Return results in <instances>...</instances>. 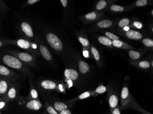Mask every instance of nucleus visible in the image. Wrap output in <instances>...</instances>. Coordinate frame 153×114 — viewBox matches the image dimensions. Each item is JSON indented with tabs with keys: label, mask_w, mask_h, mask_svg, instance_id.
Listing matches in <instances>:
<instances>
[{
	"label": "nucleus",
	"mask_w": 153,
	"mask_h": 114,
	"mask_svg": "<svg viewBox=\"0 0 153 114\" xmlns=\"http://www.w3.org/2000/svg\"><path fill=\"white\" fill-rule=\"evenodd\" d=\"M21 88V84H15L11 86L5 96L3 97L7 101L12 102L18 101L20 97L19 90Z\"/></svg>",
	"instance_id": "nucleus-14"
},
{
	"label": "nucleus",
	"mask_w": 153,
	"mask_h": 114,
	"mask_svg": "<svg viewBox=\"0 0 153 114\" xmlns=\"http://www.w3.org/2000/svg\"><path fill=\"white\" fill-rule=\"evenodd\" d=\"M117 1L113 0H100L99 1L95 4L94 7V11L97 12H102L106 11L108 7L116 2Z\"/></svg>",
	"instance_id": "nucleus-21"
},
{
	"label": "nucleus",
	"mask_w": 153,
	"mask_h": 114,
	"mask_svg": "<svg viewBox=\"0 0 153 114\" xmlns=\"http://www.w3.org/2000/svg\"><path fill=\"white\" fill-rule=\"evenodd\" d=\"M16 28L20 36L23 38L33 41L36 37V32L30 21L21 19L16 24Z\"/></svg>",
	"instance_id": "nucleus-5"
},
{
	"label": "nucleus",
	"mask_w": 153,
	"mask_h": 114,
	"mask_svg": "<svg viewBox=\"0 0 153 114\" xmlns=\"http://www.w3.org/2000/svg\"><path fill=\"white\" fill-rule=\"evenodd\" d=\"M150 64H151V68H152V70H153V58L150 61Z\"/></svg>",
	"instance_id": "nucleus-45"
},
{
	"label": "nucleus",
	"mask_w": 153,
	"mask_h": 114,
	"mask_svg": "<svg viewBox=\"0 0 153 114\" xmlns=\"http://www.w3.org/2000/svg\"><path fill=\"white\" fill-rule=\"evenodd\" d=\"M115 25L114 21L111 19H100V20L95 22L94 24L90 26V31H102L103 30L113 28Z\"/></svg>",
	"instance_id": "nucleus-12"
},
{
	"label": "nucleus",
	"mask_w": 153,
	"mask_h": 114,
	"mask_svg": "<svg viewBox=\"0 0 153 114\" xmlns=\"http://www.w3.org/2000/svg\"><path fill=\"white\" fill-rule=\"evenodd\" d=\"M8 10H10V9L8 8V7L5 4L4 1H0V16H1V20L5 18Z\"/></svg>",
	"instance_id": "nucleus-33"
},
{
	"label": "nucleus",
	"mask_w": 153,
	"mask_h": 114,
	"mask_svg": "<svg viewBox=\"0 0 153 114\" xmlns=\"http://www.w3.org/2000/svg\"><path fill=\"white\" fill-rule=\"evenodd\" d=\"M152 49L153 50V48H152Z\"/></svg>",
	"instance_id": "nucleus-50"
},
{
	"label": "nucleus",
	"mask_w": 153,
	"mask_h": 114,
	"mask_svg": "<svg viewBox=\"0 0 153 114\" xmlns=\"http://www.w3.org/2000/svg\"><path fill=\"white\" fill-rule=\"evenodd\" d=\"M135 101L126 85L123 86L121 94V106L120 109L130 108L131 104Z\"/></svg>",
	"instance_id": "nucleus-9"
},
{
	"label": "nucleus",
	"mask_w": 153,
	"mask_h": 114,
	"mask_svg": "<svg viewBox=\"0 0 153 114\" xmlns=\"http://www.w3.org/2000/svg\"><path fill=\"white\" fill-rule=\"evenodd\" d=\"M153 5V1L151 0H137L131 5L128 6V10L136 7H146Z\"/></svg>",
	"instance_id": "nucleus-26"
},
{
	"label": "nucleus",
	"mask_w": 153,
	"mask_h": 114,
	"mask_svg": "<svg viewBox=\"0 0 153 114\" xmlns=\"http://www.w3.org/2000/svg\"><path fill=\"white\" fill-rule=\"evenodd\" d=\"M93 96V91L88 90L87 91L84 92L82 93L79 96H78L74 98L66 101L65 102L67 103L68 104H73L74 103L77 101L82 100V99H85L88 98L90 97Z\"/></svg>",
	"instance_id": "nucleus-27"
},
{
	"label": "nucleus",
	"mask_w": 153,
	"mask_h": 114,
	"mask_svg": "<svg viewBox=\"0 0 153 114\" xmlns=\"http://www.w3.org/2000/svg\"><path fill=\"white\" fill-rule=\"evenodd\" d=\"M33 41L37 44L40 56L46 61L50 63L53 62V57L51 53L42 38L36 34V37L33 39Z\"/></svg>",
	"instance_id": "nucleus-7"
},
{
	"label": "nucleus",
	"mask_w": 153,
	"mask_h": 114,
	"mask_svg": "<svg viewBox=\"0 0 153 114\" xmlns=\"http://www.w3.org/2000/svg\"><path fill=\"white\" fill-rule=\"evenodd\" d=\"M130 63L132 65L142 70H147L151 68L150 62L148 60L132 61L130 60Z\"/></svg>",
	"instance_id": "nucleus-23"
},
{
	"label": "nucleus",
	"mask_w": 153,
	"mask_h": 114,
	"mask_svg": "<svg viewBox=\"0 0 153 114\" xmlns=\"http://www.w3.org/2000/svg\"><path fill=\"white\" fill-rule=\"evenodd\" d=\"M131 23L130 19L128 18H124L120 20L117 23L118 27L120 29H122L126 26H128Z\"/></svg>",
	"instance_id": "nucleus-36"
},
{
	"label": "nucleus",
	"mask_w": 153,
	"mask_h": 114,
	"mask_svg": "<svg viewBox=\"0 0 153 114\" xmlns=\"http://www.w3.org/2000/svg\"><path fill=\"white\" fill-rule=\"evenodd\" d=\"M33 77V76L28 77L30 85V90H29V93L27 94V96L26 97V98L27 99H35V100L40 101V99L39 98L38 93L34 87Z\"/></svg>",
	"instance_id": "nucleus-20"
},
{
	"label": "nucleus",
	"mask_w": 153,
	"mask_h": 114,
	"mask_svg": "<svg viewBox=\"0 0 153 114\" xmlns=\"http://www.w3.org/2000/svg\"><path fill=\"white\" fill-rule=\"evenodd\" d=\"M141 41L145 47L151 49L153 48V39L148 38H145Z\"/></svg>",
	"instance_id": "nucleus-37"
},
{
	"label": "nucleus",
	"mask_w": 153,
	"mask_h": 114,
	"mask_svg": "<svg viewBox=\"0 0 153 114\" xmlns=\"http://www.w3.org/2000/svg\"><path fill=\"white\" fill-rule=\"evenodd\" d=\"M64 76L65 80H71L74 83L80 80L81 75L78 69L74 68H67L64 70Z\"/></svg>",
	"instance_id": "nucleus-17"
},
{
	"label": "nucleus",
	"mask_w": 153,
	"mask_h": 114,
	"mask_svg": "<svg viewBox=\"0 0 153 114\" xmlns=\"http://www.w3.org/2000/svg\"><path fill=\"white\" fill-rule=\"evenodd\" d=\"M118 33L123 36L131 40L141 41L144 38V35L143 33L135 30L130 29L128 31L119 30Z\"/></svg>",
	"instance_id": "nucleus-16"
},
{
	"label": "nucleus",
	"mask_w": 153,
	"mask_h": 114,
	"mask_svg": "<svg viewBox=\"0 0 153 114\" xmlns=\"http://www.w3.org/2000/svg\"><path fill=\"white\" fill-rule=\"evenodd\" d=\"M152 90H153V89H152Z\"/></svg>",
	"instance_id": "nucleus-49"
},
{
	"label": "nucleus",
	"mask_w": 153,
	"mask_h": 114,
	"mask_svg": "<svg viewBox=\"0 0 153 114\" xmlns=\"http://www.w3.org/2000/svg\"><path fill=\"white\" fill-rule=\"evenodd\" d=\"M43 114H49L48 113H46V112H44L43 113Z\"/></svg>",
	"instance_id": "nucleus-48"
},
{
	"label": "nucleus",
	"mask_w": 153,
	"mask_h": 114,
	"mask_svg": "<svg viewBox=\"0 0 153 114\" xmlns=\"http://www.w3.org/2000/svg\"><path fill=\"white\" fill-rule=\"evenodd\" d=\"M106 86H104L102 84H100L93 91V97H96L99 95L103 94L107 91Z\"/></svg>",
	"instance_id": "nucleus-34"
},
{
	"label": "nucleus",
	"mask_w": 153,
	"mask_h": 114,
	"mask_svg": "<svg viewBox=\"0 0 153 114\" xmlns=\"http://www.w3.org/2000/svg\"><path fill=\"white\" fill-rule=\"evenodd\" d=\"M43 108L44 109L45 112L49 114H59V113L54 109L52 105L46 100L45 101Z\"/></svg>",
	"instance_id": "nucleus-32"
},
{
	"label": "nucleus",
	"mask_w": 153,
	"mask_h": 114,
	"mask_svg": "<svg viewBox=\"0 0 153 114\" xmlns=\"http://www.w3.org/2000/svg\"><path fill=\"white\" fill-rule=\"evenodd\" d=\"M13 80L9 78L0 76V96L3 97L6 96L11 86L15 85Z\"/></svg>",
	"instance_id": "nucleus-15"
},
{
	"label": "nucleus",
	"mask_w": 153,
	"mask_h": 114,
	"mask_svg": "<svg viewBox=\"0 0 153 114\" xmlns=\"http://www.w3.org/2000/svg\"><path fill=\"white\" fill-rule=\"evenodd\" d=\"M130 27L132 28H135L137 29H141L143 28V24L141 22L137 21H134L131 22L129 25Z\"/></svg>",
	"instance_id": "nucleus-41"
},
{
	"label": "nucleus",
	"mask_w": 153,
	"mask_h": 114,
	"mask_svg": "<svg viewBox=\"0 0 153 114\" xmlns=\"http://www.w3.org/2000/svg\"><path fill=\"white\" fill-rule=\"evenodd\" d=\"M4 51L16 57L26 65L36 68L37 67L36 56L27 52H21L16 50L7 49Z\"/></svg>",
	"instance_id": "nucleus-6"
},
{
	"label": "nucleus",
	"mask_w": 153,
	"mask_h": 114,
	"mask_svg": "<svg viewBox=\"0 0 153 114\" xmlns=\"http://www.w3.org/2000/svg\"><path fill=\"white\" fill-rule=\"evenodd\" d=\"M49 99L51 100V101L49 102L52 105L53 107L56 110L60 113L61 111H63L66 109H69V106L68 105V104L67 103L63 102L61 101L58 100L56 101V99H55V97H53L52 98H50Z\"/></svg>",
	"instance_id": "nucleus-22"
},
{
	"label": "nucleus",
	"mask_w": 153,
	"mask_h": 114,
	"mask_svg": "<svg viewBox=\"0 0 153 114\" xmlns=\"http://www.w3.org/2000/svg\"><path fill=\"white\" fill-rule=\"evenodd\" d=\"M97 41L100 44L104 46H106L108 48H113V44H112V41L111 39L108 38L104 36H99L97 37Z\"/></svg>",
	"instance_id": "nucleus-31"
},
{
	"label": "nucleus",
	"mask_w": 153,
	"mask_h": 114,
	"mask_svg": "<svg viewBox=\"0 0 153 114\" xmlns=\"http://www.w3.org/2000/svg\"><path fill=\"white\" fill-rule=\"evenodd\" d=\"M14 45L25 50L26 52L34 55L36 56H40L38 47L36 43L23 38L16 39H8L1 38L0 39V47L2 49L4 46Z\"/></svg>",
	"instance_id": "nucleus-3"
},
{
	"label": "nucleus",
	"mask_w": 153,
	"mask_h": 114,
	"mask_svg": "<svg viewBox=\"0 0 153 114\" xmlns=\"http://www.w3.org/2000/svg\"><path fill=\"white\" fill-rule=\"evenodd\" d=\"M112 44H113V47L118 48V49L128 50H135V49L133 46L120 40H113Z\"/></svg>",
	"instance_id": "nucleus-28"
},
{
	"label": "nucleus",
	"mask_w": 153,
	"mask_h": 114,
	"mask_svg": "<svg viewBox=\"0 0 153 114\" xmlns=\"http://www.w3.org/2000/svg\"><path fill=\"white\" fill-rule=\"evenodd\" d=\"M9 102L6 100L4 98L1 97L0 98V110L1 112L4 110H7Z\"/></svg>",
	"instance_id": "nucleus-40"
},
{
	"label": "nucleus",
	"mask_w": 153,
	"mask_h": 114,
	"mask_svg": "<svg viewBox=\"0 0 153 114\" xmlns=\"http://www.w3.org/2000/svg\"><path fill=\"white\" fill-rule=\"evenodd\" d=\"M75 34L82 47H85L90 49L91 43H90L87 34L85 30H76Z\"/></svg>",
	"instance_id": "nucleus-18"
},
{
	"label": "nucleus",
	"mask_w": 153,
	"mask_h": 114,
	"mask_svg": "<svg viewBox=\"0 0 153 114\" xmlns=\"http://www.w3.org/2000/svg\"><path fill=\"white\" fill-rule=\"evenodd\" d=\"M102 31H103V33L104 35H105V36L111 39V40L113 41V40H120V38L114 33L110 32L105 31L104 30Z\"/></svg>",
	"instance_id": "nucleus-38"
},
{
	"label": "nucleus",
	"mask_w": 153,
	"mask_h": 114,
	"mask_svg": "<svg viewBox=\"0 0 153 114\" xmlns=\"http://www.w3.org/2000/svg\"><path fill=\"white\" fill-rule=\"evenodd\" d=\"M0 76L9 78L17 84H21L22 80L26 78L22 74L13 71L2 65H0Z\"/></svg>",
	"instance_id": "nucleus-8"
},
{
	"label": "nucleus",
	"mask_w": 153,
	"mask_h": 114,
	"mask_svg": "<svg viewBox=\"0 0 153 114\" xmlns=\"http://www.w3.org/2000/svg\"><path fill=\"white\" fill-rule=\"evenodd\" d=\"M60 2L62 4V6L64 8V14H63V22L65 23H68L69 21L68 19L70 18V14H71V9L70 8V5H69V1L67 0H61Z\"/></svg>",
	"instance_id": "nucleus-24"
},
{
	"label": "nucleus",
	"mask_w": 153,
	"mask_h": 114,
	"mask_svg": "<svg viewBox=\"0 0 153 114\" xmlns=\"http://www.w3.org/2000/svg\"><path fill=\"white\" fill-rule=\"evenodd\" d=\"M149 27H150V30H151V32L153 33V24H151L149 26Z\"/></svg>",
	"instance_id": "nucleus-46"
},
{
	"label": "nucleus",
	"mask_w": 153,
	"mask_h": 114,
	"mask_svg": "<svg viewBox=\"0 0 153 114\" xmlns=\"http://www.w3.org/2000/svg\"><path fill=\"white\" fill-rule=\"evenodd\" d=\"M128 54L131 60L132 61L141 60L144 54L143 52L136 51L135 50H129L128 51Z\"/></svg>",
	"instance_id": "nucleus-30"
},
{
	"label": "nucleus",
	"mask_w": 153,
	"mask_h": 114,
	"mask_svg": "<svg viewBox=\"0 0 153 114\" xmlns=\"http://www.w3.org/2000/svg\"><path fill=\"white\" fill-rule=\"evenodd\" d=\"M130 108L135 110H137L138 112H140L141 113L143 114H152L143 109L141 106H140L139 104L135 100L132 103Z\"/></svg>",
	"instance_id": "nucleus-35"
},
{
	"label": "nucleus",
	"mask_w": 153,
	"mask_h": 114,
	"mask_svg": "<svg viewBox=\"0 0 153 114\" xmlns=\"http://www.w3.org/2000/svg\"><path fill=\"white\" fill-rule=\"evenodd\" d=\"M39 90L44 92L56 91L59 93H66L67 86L62 82L51 79H43L38 83Z\"/></svg>",
	"instance_id": "nucleus-4"
},
{
	"label": "nucleus",
	"mask_w": 153,
	"mask_h": 114,
	"mask_svg": "<svg viewBox=\"0 0 153 114\" xmlns=\"http://www.w3.org/2000/svg\"><path fill=\"white\" fill-rule=\"evenodd\" d=\"M105 11L97 12H93L88 13L85 15H82L79 17V20L84 24H90L95 23L101 19L104 16Z\"/></svg>",
	"instance_id": "nucleus-10"
},
{
	"label": "nucleus",
	"mask_w": 153,
	"mask_h": 114,
	"mask_svg": "<svg viewBox=\"0 0 153 114\" xmlns=\"http://www.w3.org/2000/svg\"><path fill=\"white\" fill-rule=\"evenodd\" d=\"M21 96L20 98L17 101L20 104H22L23 106L26 108L30 110H34V111H37L40 110L42 108L43 105L40 101L35 100V99H27L26 98H24Z\"/></svg>",
	"instance_id": "nucleus-13"
},
{
	"label": "nucleus",
	"mask_w": 153,
	"mask_h": 114,
	"mask_svg": "<svg viewBox=\"0 0 153 114\" xmlns=\"http://www.w3.org/2000/svg\"><path fill=\"white\" fill-rule=\"evenodd\" d=\"M108 101L111 112L115 108L118 106V99L117 96L113 92L110 91L108 93Z\"/></svg>",
	"instance_id": "nucleus-25"
},
{
	"label": "nucleus",
	"mask_w": 153,
	"mask_h": 114,
	"mask_svg": "<svg viewBox=\"0 0 153 114\" xmlns=\"http://www.w3.org/2000/svg\"><path fill=\"white\" fill-rule=\"evenodd\" d=\"M106 11L112 13H123L125 11H128V6H122L121 5L111 4L108 7Z\"/></svg>",
	"instance_id": "nucleus-29"
},
{
	"label": "nucleus",
	"mask_w": 153,
	"mask_h": 114,
	"mask_svg": "<svg viewBox=\"0 0 153 114\" xmlns=\"http://www.w3.org/2000/svg\"><path fill=\"white\" fill-rule=\"evenodd\" d=\"M82 54L84 57L87 59H94L91 51L90 49L85 48V47H82Z\"/></svg>",
	"instance_id": "nucleus-39"
},
{
	"label": "nucleus",
	"mask_w": 153,
	"mask_h": 114,
	"mask_svg": "<svg viewBox=\"0 0 153 114\" xmlns=\"http://www.w3.org/2000/svg\"><path fill=\"white\" fill-rule=\"evenodd\" d=\"M39 1H40L39 0H29L25 4H23L22 7L24 8L25 7H27V6L33 5V4H36V3L39 2Z\"/></svg>",
	"instance_id": "nucleus-42"
},
{
	"label": "nucleus",
	"mask_w": 153,
	"mask_h": 114,
	"mask_svg": "<svg viewBox=\"0 0 153 114\" xmlns=\"http://www.w3.org/2000/svg\"><path fill=\"white\" fill-rule=\"evenodd\" d=\"M90 50L91 51L94 59L96 62L97 66L99 68H102L103 63V58L99 50L94 43H91Z\"/></svg>",
	"instance_id": "nucleus-19"
},
{
	"label": "nucleus",
	"mask_w": 153,
	"mask_h": 114,
	"mask_svg": "<svg viewBox=\"0 0 153 114\" xmlns=\"http://www.w3.org/2000/svg\"><path fill=\"white\" fill-rule=\"evenodd\" d=\"M111 114H121V109L119 106L115 108L114 109L112 110L111 112H110Z\"/></svg>",
	"instance_id": "nucleus-43"
},
{
	"label": "nucleus",
	"mask_w": 153,
	"mask_h": 114,
	"mask_svg": "<svg viewBox=\"0 0 153 114\" xmlns=\"http://www.w3.org/2000/svg\"><path fill=\"white\" fill-rule=\"evenodd\" d=\"M149 14H150V15H151V16L153 17V9H152V10L150 11V12H149Z\"/></svg>",
	"instance_id": "nucleus-47"
},
{
	"label": "nucleus",
	"mask_w": 153,
	"mask_h": 114,
	"mask_svg": "<svg viewBox=\"0 0 153 114\" xmlns=\"http://www.w3.org/2000/svg\"><path fill=\"white\" fill-rule=\"evenodd\" d=\"M30 21L36 34L42 38L55 54L66 63L74 65L76 52L64 31L43 20L34 18Z\"/></svg>",
	"instance_id": "nucleus-1"
},
{
	"label": "nucleus",
	"mask_w": 153,
	"mask_h": 114,
	"mask_svg": "<svg viewBox=\"0 0 153 114\" xmlns=\"http://www.w3.org/2000/svg\"><path fill=\"white\" fill-rule=\"evenodd\" d=\"M1 61L8 67L11 68L23 74L25 77L33 76L31 68L29 66L16 57L10 54L4 50L1 52Z\"/></svg>",
	"instance_id": "nucleus-2"
},
{
	"label": "nucleus",
	"mask_w": 153,
	"mask_h": 114,
	"mask_svg": "<svg viewBox=\"0 0 153 114\" xmlns=\"http://www.w3.org/2000/svg\"><path fill=\"white\" fill-rule=\"evenodd\" d=\"M59 114H72L71 113V111L69 109H66L65 110H63V111H61L60 113H59Z\"/></svg>",
	"instance_id": "nucleus-44"
},
{
	"label": "nucleus",
	"mask_w": 153,
	"mask_h": 114,
	"mask_svg": "<svg viewBox=\"0 0 153 114\" xmlns=\"http://www.w3.org/2000/svg\"><path fill=\"white\" fill-rule=\"evenodd\" d=\"M74 65H76L78 71L82 76H87L90 72V67L88 63L82 60L80 55L76 53Z\"/></svg>",
	"instance_id": "nucleus-11"
}]
</instances>
